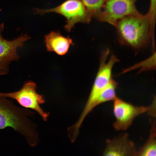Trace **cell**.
<instances>
[{"label":"cell","mask_w":156,"mask_h":156,"mask_svg":"<svg viewBox=\"0 0 156 156\" xmlns=\"http://www.w3.org/2000/svg\"><path fill=\"white\" fill-rule=\"evenodd\" d=\"M150 25L147 12L145 15L125 16L118 20L114 26L121 44L139 49L151 42Z\"/></svg>","instance_id":"7a4b0ae2"},{"label":"cell","mask_w":156,"mask_h":156,"mask_svg":"<svg viewBox=\"0 0 156 156\" xmlns=\"http://www.w3.org/2000/svg\"><path fill=\"white\" fill-rule=\"evenodd\" d=\"M4 27L3 23H0V75L8 74L9 66L12 62L20 58L17 49L23 46L30 37L27 34H22L14 40L9 41L4 39L2 33Z\"/></svg>","instance_id":"ba28073f"},{"label":"cell","mask_w":156,"mask_h":156,"mask_svg":"<svg viewBox=\"0 0 156 156\" xmlns=\"http://www.w3.org/2000/svg\"><path fill=\"white\" fill-rule=\"evenodd\" d=\"M109 53L108 49L102 53L98 73L88 99L80 116L82 119H85L94 108V105L97 98L112 79V68L115 64L119 62V60L115 55H112L107 62Z\"/></svg>","instance_id":"277c9868"},{"label":"cell","mask_w":156,"mask_h":156,"mask_svg":"<svg viewBox=\"0 0 156 156\" xmlns=\"http://www.w3.org/2000/svg\"><path fill=\"white\" fill-rule=\"evenodd\" d=\"M33 11L35 14L40 15L54 12L63 15L66 19L64 28L68 32L77 23L89 24L92 18L90 12L80 0H67L54 8L47 9L34 8Z\"/></svg>","instance_id":"5b68a950"},{"label":"cell","mask_w":156,"mask_h":156,"mask_svg":"<svg viewBox=\"0 0 156 156\" xmlns=\"http://www.w3.org/2000/svg\"><path fill=\"white\" fill-rule=\"evenodd\" d=\"M137 151L128 134L123 133L106 141L103 156H136Z\"/></svg>","instance_id":"9c48e42d"},{"label":"cell","mask_w":156,"mask_h":156,"mask_svg":"<svg viewBox=\"0 0 156 156\" xmlns=\"http://www.w3.org/2000/svg\"><path fill=\"white\" fill-rule=\"evenodd\" d=\"M151 128L147 141L139 150L136 156H155L156 155V133L155 120L151 121Z\"/></svg>","instance_id":"8fae6325"},{"label":"cell","mask_w":156,"mask_h":156,"mask_svg":"<svg viewBox=\"0 0 156 156\" xmlns=\"http://www.w3.org/2000/svg\"><path fill=\"white\" fill-rule=\"evenodd\" d=\"M35 113L28 109L20 107L7 98L0 96V130L11 127L25 138L31 147L39 143L36 125L29 117H33Z\"/></svg>","instance_id":"6da1fadb"},{"label":"cell","mask_w":156,"mask_h":156,"mask_svg":"<svg viewBox=\"0 0 156 156\" xmlns=\"http://www.w3.org/2000/svg\"><path fill=\"white\" fill-rule=\"evenodd\" d=\"M117 85V82L112 79L97 98L94 105V108L104 103L111 101H113L117 97L115 90Z\"/></svg>","instance_id":"7c38bea8"},{"label":"cell","mask_w":156,"mask_h":156,"mask_svg":"<svg viewBox=\"0 0 156 156\" xmlns=\"http://www.w3.org/2000/svg\"><path fill=\"white\" fill-rule=\"evenodd\" d=\"M138 0H107L98 20L114 26L125 16L140 14L135 5Z\"/></svg>","instance_id":"52a82bcc"},{"label":"cell","mask_w":156,"mask_h":156,"mask_svg":"<svg viewBox=\"0 0 156 156\" xmlns=\"http://www.w3.org/2000/svg\"><path fill=\"white\" fill-rule=\"evenodd\" d=\"M155 52L150 57L139 63L136 64L124 70L122 73H125L132 70L140 68L139 72L154 70L155 68Z\"/></svg>","instance_id":"5bb4252c"},{"label":"cell","mask_w":156,"mask_h":156,"mask_svg":"<svg viewBox=\"0 0 156 156\" xmlns=\"http://www.w3.org/2000/svg\"><path fill=\"white\" fill-rule=\"evenodd\" d=\"M91 14L98 20L107 0H80Z\"/></svg>","instance_id":"4fadbf2b"},{"label":"cell","mask_w":156,"mask_h":156,"mask_svg":"<svg viewBox=\"0 0 156 156\" xmlns=\"http://www.w3.org/2000/svg\"><path fill=\"white\" fill-rule=\"evenodd\" d=\"M44 41L47 50L63 55L67 52L70 45L73 44L72 40L68 36H62L59 31H53L45 36Z\"/></svg>","instance_id":"30bf717a"},{"label":"cell","mask_w":156,"mask_h":156,"mask_svg":"<svg viewBox=\"0 0 156 156\" xmlns=\"http://www.w3.org/2000/svg\"><path fill=\"white\" fill-rule=\"evenodd\" d=\"M36 88L35 83L28 81L24 83L19 90L10 93L0 92V96L15 100L24 107L36 111L44 120L46 121L49 114L45 112L40 105L45 101L43 96L36 92Z\"/></svg>","instance_id":"8992f818"},{"label":"cell","mask_w":156,"mask_h":156,"mask_svg":"<svg viewBox=\"0 0 156 156\" xmlns=\"http://www.w3.org/2000/svg\"><path fill=\"white\" fill-rule=\"evenodd\" d=\"M113 112L116 120L113 125L117 131L127 129L134 119L140 114L146 113L151 116L156 117V99L148 106H135L117 97L113 101Z\"/></svg>","instance_id":"3957f363"}]
</instances>
